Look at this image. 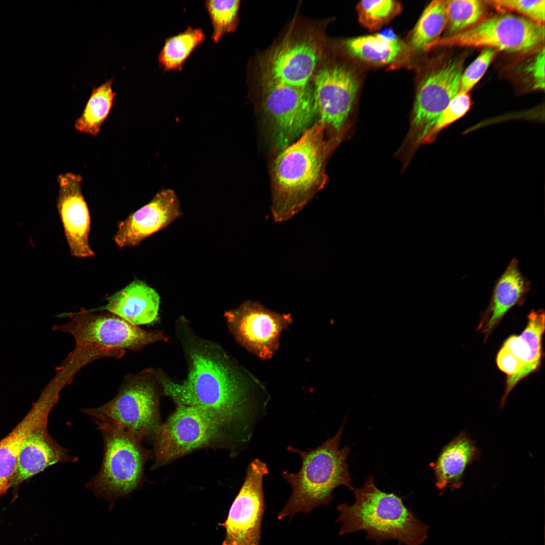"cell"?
I'll list each match as a JSON object with an SVG mask.
<instances>
[{
  "mask_svg": "<svg viewBox=\"0 0 545 545\" xmlns=\"http://www.w3.org/2000/svg\"><path fill=\"white\" fill-rule=\"evenodd\" d=\"M189 364L186 379L177 383L160 373L165 394L178 405L210 409L228 421L260 420L269 395L264 386L218 346L206 341L185 343Z\"/></svg>",
  "mask_w": 545,
  "mask_h": 545,
  "instance_id": "1",
  "label": "cell"
},
{
  "mask_svg": "<svg viewBox=\"0 0 545 545\" xmlns=\"http://www.w3.org/2000/svg\"><path fill=\"white\" fill-rule=\"evenodd\" d=\"M316 122L279 152L271 167V212L276 222L300 211L327 182L328 159L339 141Z\"/></svg>",
  "mask_w": 545,
  "mask_h": 545,
  "instance_id": "2",
  "label": "cell"
},
{
  "mask_svg": "<svg viewBox=\"0 0 545 545\" xmlns=\"http://www.w3.org/2000/svg\"><path fill=\"white\" fill-rule=\"evenodd\" d=\"M355 501L338 505L342 523L340 535L358 531L379 544L395 539L398 545H420L427 537L429 527L418 520L404 504L403 498L379 489L370 476L361 488L351 489Z\"/></svg>",
  "mask_w": 545,
  "mask_h": 545,
  "instance_id": "3",
  "label": "cell"
},
{
  "mask_svg": "<svg viewBox=\"0 0 545 545\" xmlns=\"http://www.w3.org/2000/svg\"><path fill=\"white\" fill-rule=\"evenodd\" d=\"M345 419L337 433L321 445L308 451L291 446L287 449L299 455L301 466L296 473L282 472V477L290 484L292 493L278 518H292L296 513L309 514L316 507L329 505L333 499L334 490L345 485L351 490L352 478L346 459L350 448L340 449Z\"/></svg>",
  "mask_w": 545,
  "mask_h": 545,
  "instance_id": "4",
  "label": "cell"
},
{
  "mask_svg": "<svg viewBox=\"0 0 545 545\" xmlns=\"http://www.w3.org/2000/svg\"><path fill=\"white\" fill-rule=\"evenodd\" d=\"M160 385V372L153 369L129 374L113 399L99 407L81 411L94 422L118 428L139 440L156 428L158 388Z\"/></svg>",
  "mask_w": 545,
  "mask_h": 545,
  "instance_id": "5",
  "label": "cell"
},
{
  "mask_svg": "<svg viewBox=\"0 0 545 545\" xmlns=\"http://www.w3.org/2000/svg\"><path fill=\"white\" fill-rule=\"evenodd\" d=\"M102 434L104 451L100 468L85 486L108 503V511L120 498H126L138 487L144 456L139 440L106 423L95 422Z\"/></svg>",
  "mask_w": 545,
  "mask_h": 545,
  "instance_id": "6",
  "label": "cell"
},
{
  "mask_svg": "<svg viewBox=\"0 0 545 545\" xmlns=\"http://www.w3.org/2000/svg\"><path fill=\"white\" fill-rule=\"evenodd\" d=\"M264 127L277 152L317 122L313 88L262 82Z\"/></svg>",
  "mask_w": 545,
  "mask_h": 545,
  "instance_id": "7",
  "label": "cell"
},
{
  "mask_svg": "<svg viewBox=\"0 0 545 545\" xmlns=\"http://www.w3.org/2000/svg\"><path fill=\"white\" fill-rule=\"evenodd\" d=\"M544 41V24L506 13L482 19L466 30L439 38L424 49L439 46L475 47L526 53L541 47Z\"/></svg>",
  "mask_w": 545,
  "mask_h": 545,
  "instance_id": "8",
  "label": "cell"
},
{
  "mask_svg": "<svg viewBox=\"0 0 545 545\" xmlns=\"http://www.w3.org/2000/svg\"><path fill=\"white\" fill-rule=\"evenodd\" d=\"M59 316L69 317V321L54 326L53 330L69 334L75 342L136 351L150 344L168 339L161 332L143 330L108 311L91 312L82 308Z\"/></svg>",
  "mask_w": 545,
  "mask_h": 545,
  "instance_id": "9",
  "label": "cell"
},
{
  "mask_svg": "<svg viewBox=\"0 0 545 545\" xmlns=\"http://www.w3.org/2000/svg\"><path fill=\"white\" fill-rule=\"evenodd\" d=\"M228 422L203 407L178 405L175 412L156 431L157 460L166 462L208 444Z\"/></svg>",
  "mask_w": 545,
  "mask_h": 545,
  "instance_id": "10",
  "label": "cell"
},
{
  "mask_svg": "<svg viewBox=\"0 0 545 545\" xmlns=\"http://www.w3.org/2000/svg\"><path fill=\"white\" fill-rule=\"evenodd\" d=\"M268 473L267 464L258 458L248 466L242 487L221 524L226 530L222 545L259 544L265 509L263 480Z\"/></svg>",
  "mask_w": 545,
  "mask_h": 545,
  "instance_id": "11",
  "label": "cell"
},
{
  "mask_svg": "<svg viewBox=\"0 0 545 545\" xmlns=\"http://www.w3.org/2000/svg\"><path fill=\"white\" fill-rule=\"evenodd\" d=\"M230 330L244 347L262 359H270L279 347L281 332L292 323L291 314L272 311L247 301L225 314Z\"/></svg>",
  "mask_w": 545,
  "mask_h": 545,
  "instance_id": "12",
  "label": "cell"
},
{
  "mask_svg": "<svg viewBox=\"0 0 545 545\" xmlns=\"http://www.w3.org/2000/svg\"><path fill=\"white\" fill-rule=\"evenodd\" d=\"M320 48L312 36L286 39L263 60L262 82L307 87L319 61Z\"/></svg>",
  "mask_w": 545,
  "mask_h": 545,
  "instance_id": "13",
  "label": "cell"
},
{
  "mask_svg": "<svg viewBox=\"0 0 545 545\" xmlns=\"http://www.w3.org/2000/svg\"><path fill=\"white\" fill-rule=\"evenodd\" d=\"M359 84L342 67H328L315 75L313 88L317 122L329 132L339 134L354 103Z\"/></svg>",
  "mask_w": 545,
  "mask_h": 545,
  "instance_id": "14",
  "label": "cell"
},
{
  "mask_svg": "<svg viewBox=\"0 0 545 545\" xmlns=\"http://www.w3.org/2000/svg\"><path fill=\"white\" fill-rule=\"evenodd\" d=\"M463 60L452 61L431 73L420 83L412 125L423 141L451 100L460 91Z\"/></svg>",
  "mask_w": 545,
  "mask_h": 545,
  "instance_id": "15",
  "label": "cell"
},
{
  "mask_svg": "<svg viewBox=\"0 0 545 545\" xmlns=\"http://www.w3.org/2000/svg\"><path fill=\"white\" fill-rule=\"evenodd\" d=\"M57 209L71 255L79 258L94 255L89 244V212L81 190L82 178L70 173L58 177Z\"/></svg>",
  "mask_w": 545,
  "mask_h": 545,
  "instance_id": "16",
  "label": "cell"
},
{
  "mask_svg": "<svg viewBox=\"0 0 545 545\" xmlns=\"http://www.w3.org/2000/svg\"><path fill=\"white\" fill-rule=\"evenodd\" d=\"M182 215L179 199L170 189L157 192L146 205L118 224L114 240L120 248L138 245Z\"/></svg>",
  "mask_w": 545,
  "mask_h": 545,
  "instance_id": "17",
  "label": "cell"
},
{
  "mask_svg": "<svg viewBox=\"0 0 545 545\" xmlns=\"http://www.w3.org/2000/svg\"><path fill=\"white\" fill-rule=\"evenodd\" d=\"M60 391H46L14 428L0 441V499L9 489L21 449L29 435L47 423L49 414L57 402Z\"/></svg>",
  "mask_w": 545,
  "mask_h": 545,
  "instance_id": "18",
  "label": "cell"
},
{
  "mask_svg": "<svg viewBox=\"0 0 545 545\" xmlns=\"http://www.w3.org/2000/svg\"><path fill=\"white\" fill-rule=\"evenodd\" d=\"M47 423L35 429L27 437L18 456L9 489H16L28 479L47 467L60 462H74L78 460L68 453L49 434Z\"/></svg>",
  "mask_w": 545,
  "mask_h": 545,
  "instance_id": "19",
  "label": "cell"
},
{
  "mask_svg": "<svg viewBox=\"0 0 545 545\" xmlns=\"http://www.w3.org/2000/svg\"><path fill=\"white\" fill-rule=\"evenodd\" d=\"M106 300L105 305L88 310L108 311L136 326L150 324L157 319L159 296L142 281L134 280Z\"/></svg>",
  "mask_w": 545,
  "mask_h": 545,
  "instance_id": "20",
  "label": "cell"
},
{
  "mask_svg": "<svg viewBox=\"0 0 545 545\" xmlns=\"http://www.w3.org/2000/svg\"><path fill=\"white\" fill-rule=\"evenodd\" d=\"M528 323L522 334L511 336L503 344L521 363L522 367L516 374L508 376L505 389L500 402L504 406L507 399L515 386L522 379L535 371L539 366L542 356L541 341L544 331V312L543 310L532 311L528 315Z\"/></svg>",
  "mask_w": 545,
  "mask_h": 545,
  "instance_id": "21",
  "label": "cell"
},
{
  "mask_svg": "<svg viewBox=\"0 0 545 545\" xmlns=\"http://www.w3.org/2000/svg\"><path fill=\"white\" fill-rule=\"evenodd\" d=\"M530 289V282L520 270L518 259L514 258L497 280L489 305L478 326L486 339L511 308L524 302Z\"/></svg>",
  "mask_w": 545,
  "mask_h": 545,
  "instance_id": "22",
  "label": "cell"
},
{
  "mask_svg": "<svg viewBox=\"0 0 545 545\" xmlns=\"http://www.w3.org/2000/svg\"><path fill=\"white\" fill-rule=\"evenodd\" d=\"M480 456L475 442L466 432H460L443 448L433 465L437 487L443 491L459 488L467 468Z\"/></svg>",
  "mask_w": 545,
  "mask_h": 545,
  "instance_id": "23",
  "label": "cell"
},
{
  "mask_svg": "<svg viewBox=\"0 0 545 545\" xmlns=\"http://www.w3.org/2000/svg\"><path fill=\"white\" fill-rule=\"evenodd\" d=\"M205 39L201 28L191 26L167 37L158 56L159 66L165 72L181 71L186 61Z\"/></svg>",
  "mask_w": 545,
  "mask_h": 545,
  "instance_id": "24",
  "label": "cell"
},
{
  "mask_svg": "<svg viewBox=\"0 0 545 545\" xmlns=\"http://www.w3.org/2000/svg\"><path fill=\"white\" fill-rule=\"evenodd\" d=\"M346 45L353 56L376 64L391 63L400 56L404 45L398 39L380 34L348 39Z\"/></svg>",
  "mask_w": 545,
  "mask_h": 545,
  "instance_id": "25",
  "label": "cell"
},
{
  "mask_svg": "<svg viewBox=\"0 0 545 545\" xmlns=\"http://www.w3.org/2000/svg\"><path fill=\"white\" fill-rule=\"evenodd\" d=\"M114 78L94 87L75 127L80 132L96 136L113 105L116 93L112 89Z\"/></svg>",
  "mask_w": 545,
  "mask_h": 545,
  "instance_id": "26",
  "label": "cell"
},
{
  "mask_svg": "<svg viewBox=\"0 0 545 545\" xmlns=\"http://www.w3.org/2000/svg\"><path fill=\"white\" fill-rule=\"evenodd\" d=\"M447 23V1L435 0L424 9L412 31L410 44L413 50L424 49L439 38Z\"/></svg>",
  "mask_w": 545,
  "mask_h": 545,
  "instance_id": "27",
  "label": "cell"
},
{
  "mask_svg": "<svg viewBox=\"0 0 545 545\" xmlns=\"http://www.w3.org/2000/svg\"><path fill=\"white\" fill-rule=\"evenodd\" d=\"M486 3L479 0L447 1L446 35L466 30L482 19Z\"/></svg>",
  "mask_w": 545,
  "mask_h": 545,
  "instance_id": "28",
  "label": "cell"
},
{
  "mask_svg": "<svg viewBox=\"0 0 545 545\" xmlns=\"http://www.w3.org/2000/svg\"><path fill=\"white\" fill-rule=\"evenodd\" d=\"M240 3L239 0L205 1L204 6L212 27L211 38L215 43L237 28Z\"/></svg>",
  "mask_w": 545,
  "mask_h": 545,
  "instance_id": "29",
  "label": "cell"
},
{
  "mask_svg": "<svg viewBox=\"0 0 545 545\" xmlns=\"http://www.w3.org/2000/svg\"><path fill=\"white\" fill-rule=\"evenodd\" d=\"M356 10L359 23L365 28L377 30L400 14L401 5L395 1H361Z\"/></svg>",
  "mask_w": 545,
  "mask_h": 545,
  "instance_id": "30",
  "label": "cell"
},
{
  "mask_svg": "<svg viewBox=\"0 0 545 545\" xmlns=\"http://www.w3.org/2000/svg\"><path fill=\"white\" fill-rule=\"evenodd\" d=\"M471 105L472 101L468 93L459 91L450 102L423 142H429L434 140L442 130L463 117Z\"/></svg>",
  "mask_w": 545,
  "mask_h": 545,
  "instance_id": "31",
  "label": "cell"
},
{
  "mask_svg": "<svg viewBox=\"0 0 545 545\" xmlns=\"http://www.w3.org/2000/svg\"><path fill=\"white\" fill-rule=\"evenodd\" d=\"M484 2L486 4L492 5L500 10L516 12L532 22L544 24V0H495Z\"/></svg>",
  "mask_w": 545,
  "mask_h": 545,
  "instance_id": "32",
  "label": "cell"
},
{
  "mask_svg": "<svg viewBox=\"0 0 545 545\" xmlns=\"http://www.w3.org/2000/svg\"><path fill=\"white\" fill-rule=\"evenodd\" d=\"M497 50L485 48L477 58L462 72L460 91L468 92L483 76L496 56Z\"/></svg>",
  "mask_w": 545,
  "mask_h": 545,
  "instance_id": "33",
  "label": "cell"
},
{
  "mask_svg": "<svg viewBox=\"0 0 545 545\" xmlns=\"http://www.w3.org/2000/svg\"><path fill=\"white\" fill-rule=\"evenodd\" d=\"M525 71L530 78L533 89L544 88V48L542 46L529 64Z\"/></svg>",
  "mask_w": 545,
  "mask_h": 545,
  "instance_id": "34",
  "label": "cell"
},
{
  "mask_svg": "<svg viewBox=\"0 0 545 545\" xmlns=\"http://www.w3.org/2000/svg\"><path fill=\"white\" fill-rule=\"evenodd\" d=\"M496 361L499 368L507 374L508 376L516 374L522 367L520 361L504 346L498 352Z\"/></svg>",
  "mask_w": 545,
  "mask_h": 545,
  "instance_id": "35",
  "label": "cell"
}]
</instances>
